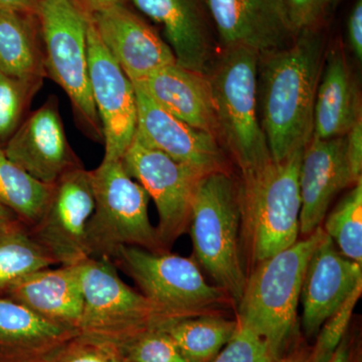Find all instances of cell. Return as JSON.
<instances>
[{
	"label": "cell",
	"mask_w": 362,
	"mask_h": 362,
	"mask_svg": "<svg viewBox=\"0 0 362 362\" xmlns=\"http://www.w3.org/2000/svg\"><path fill=\"white\" fill-rule=\"evenodd\" d=\"M332 0H285L288 18L295 33L320 28Z\"/></svg>",
	"instance_id": "34"
},
{
	"label": "cell",
	"mask_w": 362,
	"mask_h": 362,
	"mask_svg": "<svg viewBox=\"0 0 362 362\" xmlns=\"http://www.w3.org/2000/svg\"><path fill=\"white\" fill-rule=\"evenodd\" d=\"M340 1H341V0H332V2H331V11H334Z\"/></svg>",
	"instance_id": "42"
},
{
	"label": "cell",
	"mask_w": 362,
	"mask_h": 362,
	"mask_svg": "<svg viewBox=\"0 0 362 362\" xmlns=\"http://www.w3.org/2000/svg\"><path fill=\"white\" fill-rule=\"evenodd\" d=\"M304 148L283 160L272 159L258 170L242 175V225L256 264L298 240L301 209L299 170Z\"/></svg>",
	"instance_id": "5"
},
{
	"label": "cell",
	"mask_w": 362,
	"mask_h": 362,
	"mask_svg": "<svg viewBox=\"0 0 362 362\" xmlns=\"http://www.w3.org/2000/svg\"><path fill=\"white\" fill-rule=\"evenodd\" d=\"M95 207L87 226L90 258L113 259L119 247L161 252L156 228L148 216L149 195L120 161H102L90 171Z\"/></svg>",
	"instance_id": "7"
},
{
	"label": "cell",
	"mask_w": 362,
	"mask_h": 362,
	"mask_svg": "<svg viewBox=\"0 0 362 362\" xmlns=\"http://www.w3.org/2000/svg\"><path fill=\"white\" fill-rule=\"evenodd\" d=\"M220 49L244 47L261 54L283 49L296 33L285 0H207Z\"/></svg>",
	"instance_id": "16"
},
{
	"label": "cell",
	"mask_w": 362,
	"mask_h": 362,
	"mask_svg": "<svg viewBox=\"0 0 362 362\" xmlns=\"http://www.w3.org/2000/svg\"><path fill=\"white\" fill-rule=\"evenodd\" d=\"M47 77L70 99L74 116L85 135L104 142L93 101L88 59L90 16L77 0H39L37 11Z\"/></svg>",
	"instance_id": "6"
},
{
	"label": "cell",
	"mask_w": 362,
	"mask_h": 362,
	"mask_svg": "<svg viewBox=\"0 0 362 362\" xmlns=\"http://www.w3.org/2000/svg\"><path fill=\"white\" fill-rule=\"evenodd\" d=\"M111 261L133 279L163 322L214 314L230 298L209 284L194 259L185 257L126 246L119 247Z\"/></svg>",
	"instance_id": "8"
},
{
	"label": "cell",
	"mask_w": 362,
	"mask_h": 362,
	"mask_svg": "<svg viewBox=\"0 0 362 362\" xmlns=\"http://www.w3.org/2000/svg\"><path fill=\"white\" fill-rule=\"evenodd\" d=\"M39 0H0V11L35 14Z\"/></svg>",
	"instance_id": "37"
},
{
	"label": "cell",
	"mask_w": 362,
	"mask_h": 362,
	"mask_svg": "<svg viewBox=\"0 0 362 362\" xmlns=\"http://www.w3.org/2000/svg\"><path fill=\"white\" fill-rule=\"evenodd\" d=\"M77 266L83 294L78 335L120 347L163 322L151 302L123 282L111 259L89 257Z\"/></svg>",
	"instance_id": "9"
},
{
	"label": "cell",
	"mask_w": 362,
	"mask_h": 362,
	"mask_svg": "<svg viewBox=\"0 0 362 362\" xmlns=\"http://www.w3.org/2000/svg\"><path fill=\"white\" fill-rule=\"evenodd\" d=\"M362 293V283L351 292L344 303L324 322L316 335L315 345L310 349L307 362H329L349 329L352 313Z\"/></svg>",
	"instance_id": "30"
},
{
	"label": "cell",
	"mask_w": 362,
	"mask_h": 362,
	"mask_svg": "<svg viewBox=\"0 0 362 362\" xmlns=\"http://www.w3.org/2000/svg\"><path fill=\"white\" fill-rule=\"evenodd\" d=\"M329 362H354L349 342L343 339Z\"/></svg>",
	"instance_id": "40"
},
{
	"label": "cell",
	"mask_w": 362,
	"mask_h": 362,
	"mask_svg": "<svg viewBox=\"0 0 362 362\" xmlns=\"http://www.w3.org/2000/svg\"><path fill=\"white\" fill-rule=\"evenodd\" d=\"M16 221L20 220H18V216L13 211H9V209H6L4 206H0V228Z\"/></svg>",
	"instance_id": "41"
},
{
	"label": "cell",
	"mask_w": 362,
	"mask_h": 362,
	"mask_svg": "<svg viewBox=\"0 0 362 362\" xmlns=\"http://www.w3.org/2000/svg\"><path fill=\"white\" fill-rule=\"evenodd\" d=\"M6 293L37 315L78 332L83 294L77 265L35 272Z\"/></svg>",
	"instance_id": "23"
},
{
	"label": "cell",
	"mask_w": 362,
	"mask_h": 362,
	"mask_svg": "<svg viewBox=\"0 0 362 362\" xmlns=\"http://www.w3.org/2000/svg\"><path fill=\"white\" fill-rule=\"evenodd\" d=\"M238 322V321H237ZM266 343L249 328L238 323L232 339L211 362H274Z\"/></svg>",
	"instance_id": "33"
},
{
	"label": "cell",
	"mask_w": 362,
	"mask_h": 362,
	"mask_svg": "<svg viewBox=\"0 0 362 362\" xmlns=\"http://www.w3.org/2000/svg\"><path fill=\"white\" fill-rule=\"evenodd\" d=\"M126 1L128 0H77L78 4L89 16L114 4H125Z\"/></svg>",
	"instance_id": "38"
},
{
	"label": "cell",
	"mask_w": 362,
	"mask_h": 362,
	"mask_svg": "<svg viewBox=\"0 0 362 362\" xmlns=\"http://www.w3.org/2000/svg\"><path fill=\"white\" fill-rule=\"evenodd\" d=\"M47 362H125L115 344L77 335L59 349Z\"/></svg>",
	"instance_id": "32"
},
{
	"label": "cell",
	"mask_w": 362,
	"mask_h": 362,
	"mask_svg": "<svg viewBox=\"0 0 362 362\" xmlns=\"http://www.w3.org/2000/svg\"><path fill=\"white\" fill-rule=\"evenodd\" d=\"M361 97L341 47L325 54L314 106L313 137H342L361 119Z\"/></svg>",
	"instance_id": "22"
},
{
	"label": "cell",
	"mask_w": 362,
	"mask_h": 362,
	"mask_svg": "<svg viewBox=\"0 0 362 362\" xmlns=\"http://www.w3.org/2000/svg\"><path fill=\"white\" fill-rule=\"evenodd\" d=\"M309 352H310V349H306L302 345L293 346L274 362H307Z\"/></svg>",
	"instance_id": "39"
},
{
	"label": "cell",
	"mask_w": 362,
	"mask_h": 362,
	"mask_svg": "<svg viewBox=\"0 0 362 362\" xmlns=\"http://www.w3.org/2000/svg\"><path fill=\"white\" fill-rule=\"evenodd\" d=\"M346 156L354 183L362 180V120L358 121L346 135Z\"/></svg>",
	"instance_id": "35"
},
{
	"label": "cell",
	"mask_w": 362,
	"mask_h": 362,
	"mask_svg": "<svg viewBox=\"0 0 362 362\" xmlns=\"http://www.w3.org/2000/svg\"><path fill=\"white\" fill-rule=\"evenodd\" d=\"M0 71L30 82H44L47 77L35 14L0 11Z\"/></svg>",
	"instance_id": "24"
},
{
	"label": "cell",
	"mask_w": 362,
	"mask_h": 362,
	"mask_svg": "<svg viewBox=\"0 0 362 362\" xmlns=\"http://www.w3.org/2000/svg\"><path fill=\"white\" fill-rule=\"evenodd\" d=\"M361 283L362 265L343 256L325 235L307 264L302 283L300 301L305 335L316 337Z\"/></svg>",
	"instance_id": "18"
},
{
	"label": "cell",
	"mask_w": 362,
	"mask_h": 362,
	"mask_svg": "<svg viewBox=\"0 0 362 362\" xmlns=\"http://www.w3.org/2000/svg\"><path fill=\"white\" fill-rule=\"evenodd\" d=\"M42 84L9 77L0 71V143L8 141L20 127L30 101Z\"/></svg>",
	"instance_id": "29"
},
{
	"label": "cell",
	"mask_w": 362,
	"mask_h": 362,
	"mask_svg": "<svg viewBox=\"0 0 362 362\" xmlns=\"http://www.w3.org/2000/svg\"><path fill=\"white\" fill-rule=\"evenodd\" d=\"M25 226L16 221L0 228V292L35 272L57 265Z\"/></svg>",
	"instance_id": "26"
},
{
	"label": "cell",
	"mask_w": 362,
	"mask_h": 362,
	"mask_svg": "<svg viewBox=\"0 0 362 362\" xmlns=\"http://www.w3.org/2000/svg\"><path fill=\"white\" fill-rule=\"evenodd\" d=\"M4 150L16 165L47 185L83 166L68 141L54 95L26 117Z\"/></svg>",
	"instance_id": "14"
},
{
	"label": "cell",
	"mask_w": 362,
	"mask_h": 362,
	"mask_svg": "<svg viewBox=\"0 0 362 362\" xmlns=\"http://www.w3.org/2000/svg\"><path fill=\"white\" fill-rule=\"evenodd\" d=\"M354 185L347 161L346 136L331 139L312 136L300 164V233L307 237L321 226L334 197Z\"/></svg>",
	"instance_id": "19"
},
{
	"label": "cell",
	"mask_w": 362,
	"mask_h": 362,
	"mask_svg": "<svg viewBox=\"0 0 362 362\" xmlns=\"http://www.w3.org/2000/svg\"><path fill=\"white\" fill-rule=\"evenodd\" d=\"M119 349L125 362H187L168 333L159 327L145 331Z\"/></svg>",
	"instance_id": "31"
},
{
	"label": "cell",
	"mask_w": 362,
	"mask_h": 362,
	"mask_svg": "<svg viewBox=\"0 0 362 362\" xmlns=\"http://www.w3.org/2000/svg\"><path fill=\"white\" fill-rule=\"evenodd\" d=\"M322 226L258 263L239 301L238 323L264 342L275 359L294 344L297 309L307 264L325 237Z\"/></svg>",
	"instance_id": "2"
},
{
	"label": "cell",
	"mask_w": 362,
	"mask_h": 362,
	"mask_svg": "<svg viewBox=\"0 0 362 362\" xmlns=\"http://www.w3.org/2000/svg\"><path fill=\"white\" fill-rule=\"evenodd\" d=\"M88 59L90 93L103 130V161H120L134 139L137 128L134 86L107 51L90 18Z\"/></svg>",
	"instance_id": "12"
},
{
	"label": "cell",
	"mask_w": 362,
	"mask_h": 362,
	"mask_svg": "<svg viewBox=\"0 0 362 362\" xmlns=\"http://www.w3.org/2000/svg\"><path fill=\"white\" fill-rule=\"evenodd\" d=\"M151 99L176 118L218 139L211 84L206 74L170 64L139 83Z\"/></svg>",
	"instance_id": "20"
},
{
	"label": "cell",
	"mask_w": 362,
	"mask_h": 362,
	"mask_svg": "<svg viewBox=\"0 0 362 362\" xmlns=\"http://www.w3.org/2000/svg\"><path fill=\"white\" fill-rule=\"evenodd\" d=\"M121 162L128 175L141 185L156 202L159 242L162 247L170 245L189 226L195 192L206 175L150 148L135 137Z\"/></svg>",
	"instance_id": "10"
},
{
	"label": "cell",
	"mask_w": 362,
	"mask_h": 362,
	"mask_svg": "<svg viewBox=\"0 0 362 362\" xmlns=\"http://www.w3.org/2000/svg\"><path fill=\"white\" fill-rule=\"evenodd\" d=\"M77 335L11 298H0V362H47Z\"/></svg>",
	"instance_id": "21"
},
{
	"label": "cell",
	"mask_w": 362,
	"mask_h": 362,
	"mask_svg": "<svg viewBox=\"0 0 362 362\" xmlns=\"http://www.w3.org/2000/svg\"><path fill=\"white\" fill-rule=\"evenodd\" d=\"M133 86L137 104L135 138L138 141L204 175L228 171L226 154L218 138L176 118L140 86Z\"/></svg>",
	"instance_id": "13"
},
{
	"label": "cell",
	"mask_w": 362,
	"mask_h": 362,
	"mask_svg": "<svg viewBox=\"0 0 362 362\" xmlns=\"http://www.w3.org/2000/svg\"><path fill=\"white\" fill-rule=\"evenodd\" d=\"M158 327L168 333L187 362H211L232 339L238 322L206 314L164 321Z\"/></svg>",
	"instance_id": "25"
},
{
	"label": "cell",
	"mask_w": 362,
	"mask_h": 362,
	"mask_svg": "<svg viewBox=\"0 0 362 362\" xmlns=\"http://www.w3.org/2000/svg\"><path fill=\"white\" fill-rule=\"evenodd\" d=\"M94 207L90 171L83 166L71 169L52 185L44 213L30 233L57 264L77 265L89 258L87 226Z\"/></svg>",
	"instance_id": "11"
},
{
	"label": "cell",
	"mask_w": 362,
	"mask_h": 362,
	"mask_svg": "<svg viewBox=\"0 0 362 362\" xmlns=\"http://www.w3.org/2000/svg\"><path fill=\"white\" fill-rule=\"evenodd\" d=\"M100 39L132 83H139L162 66L176 63L168 42L125 4L90 14Z\"/></svg>",
	"instance_id": "15"
},
{
	"label": "cell",
	"mask_w": 362,
	"mask_h": 362,
	"mask_svg": "<svg viewBox=\"0 0 362 362\" xmlns=\"http://www.w3.org/2000/svg\"><path fill=\"white\" fill-rule=\"evenodd\" d=\"M259 54L244 47H223L207 71L218 140L226 145L242 175L272 160L258 109Z\"/></svg>",
	"instance_id": "3"
},
{
	"label": "cell",
	"mask_w": 362,
	"mask_h": 362,
	"mask_svg": "<svg viewBox=\"0 0 362 362\" xmlns=\"http://www.w3.org/2000/svg\"><path fill=\"white\" fill-rule=\"evenodd\" d=\"M323 230L343 256L362 265V180L333 209Z\"/></svg>",
	"instance_id": "28"
},
{
	"label": "cell",
	"mask_w": 362,
	"mask_h": 362,
	"mask_svg": "<svg viewBox=\"0 0 362 362\" xmlns=\"http://www.w3.org/2000/svg\"><path fill=\"white\" fill-rule=\"evenodd\" d=\"M51 192L52 185L28 175L0 147V206L13 211L25 226H33L44 213Z\"/></svg>",
	"instance_id": "27"
},
{
	"label": "cell",
	"mask_w": 362,
	"mask_h": 362,
	"mask_svg": "<svg viewBox=\"0 0 362 362\" xmlns=\"http://www.w3.org/2000/svg\"><path fill=\"white\" fill-rule=\"evenodd\" d=\"M346 39L349 49L357 63L362 61V0H356L346 23Z\"/></svg>",
	"instance_id": "36"
},
{
	"label": "cell",
	"mask_w": 362,
	"mask_h": 362,
	"mask_svg": "<svg viewBox=\"0 0 362 362\" xmlns=\"http://www.w3.org/2000/svg\"><path fill=\"white\" fill-rule=\"evenodd\" d=\"M325 54V40L316 28L298 33L283 49L259 56V122L273 160L303 149L313 136L314 106Z\"/></svg>",
	"instance_id": "1"
},
{
	"label": "cell",
	"mask_w": 362,
	"mask_h": 362,
	"mask_svg": "<svg viewBox=\"0 0 362 362\" xmlns=\"http://www.w3.org/2000/svg\"><path fill=\"white\" fill-rule=\"evenodd\" d=\"M189 226L197 261L239 303L247 277L240 256V187L228 171L209 173L199 181Z\"/></svg>",
	"instance_id": "4"
},
{
	"label": "cell",
	"mask_w": 362,
	"mask_h": 362,
	"mask_svg": "<svg viewBox=\"0 0 362 362\" xmlns=\"http://www.w3.org/2000/svg\"><path fill=\"white\" fill-rule=\"evenodd\" d=\"M163 30L176 64L207 74L218 54V37L207 0H131Z\"/></svg>",
	"instance_id": "17"
}]
</instances>
